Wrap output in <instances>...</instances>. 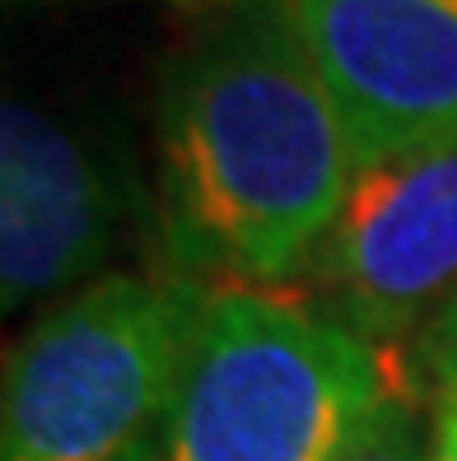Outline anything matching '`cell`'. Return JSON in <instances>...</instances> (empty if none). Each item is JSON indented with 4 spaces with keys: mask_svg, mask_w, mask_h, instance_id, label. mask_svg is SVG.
<instances>
[{
    "mask_svg": "<svg viewBox=\"0 0 457 461\" xmlns=\"http://www.w3.org/2000/svg\"><path fill=\"white\" fill-rule=\"evenodd\" d=\"M360 173L341 107L280 0H252L164 70L154 238L169 276L280 289L308 276Z\"/></svg>",
    "mask_w": 457,
    "mask_h": 461,
    "instance_id": "obj_1",
    "label": "cell"
},
{
    "mask_svg": "<svg viewBox=\"0 0 457 461\" xmlns=\"http://www.w3.org/2000/svg\"><path fill=\"white\" fill-rule=\"evenodd\" d=\"M397 396L379 345L271 289H210L178 392L131 461H345Z\"/></svg>",
    "mask_w": 457,
    "mask_h": 461,
    "instance_id": "obj_2",
    "label": "cell"
},
{
    "mask_svg": "<svg viewBox=\"0 0 457 461\" xmlns=\"http://www.w3.org/2000/svg\"><path fill=\"white\" fill-rule=\"evenodd\" d=\"M210 285L98 276L14 345L0 461H131L192 359Z\"/></svg>",
    "mask_w": 457,
    "mask_h": 461,
    "instance_id": "obj_3",
    "label": "cell"
},
{
    "mask_svg": "<svg viewBox=\"0 0 457 461\" xmlns=\"http://www.w3.org/2000/svg\"><path fill=\"white\" fill-rule=\"evenodd\" d=\"M308 285L317 312L379 349L429 327L457 298V140L360 164Z\"/></svg>",
    "mask_w": 457,
    "mask_h": 461,
    "instance_id": "obj_4",
    "label": "cell"
},
{
    "mask_svg": "<svg viewBox=\"0 0 457 461\" xmlns=\"http://www.w3.org/2000/svg\"><path fill=\"white\" fill-rule=\"evenodd\" d=\"M360 164L457 140V0H280Z\"/></svg>",
    "mask_w": 457,
    "mask_h": 461,
    "instance_id": "obj_5",
    "label": "cell"
},
{
    "mask_svg": "<svg viewBox=\"0 0 457 461\" xmlns=\"http://www.w3.org/2000/svg\"><path fill=\"white\" fill-rule=\"evenodd\" d=\"M122 224V186L70 122L5 98L0 117V303L70 298L103 276Z\"/></svg>",
    "mask_w": 457,
    "mask_h": 461,
    "instance_id": "obj_6",
    "label": "cell"
},
{
    "mask_svg": "<svg viewBox=\"0 0 457 461\" xmlns=\"http://www.w3.org/2000/svg\"><path fill=\"white\" fill-rule=\"evenodd\" d=\"M345 461H429V424H420L411 405L392 396Z\"/></svg>",
    "mask_w": 457,
    "mask_h": 461,
    "instance_id": "obj_7",
    "label": "cell"
},
{
    "mask_svg": "<svg viewBox=\"0 0 457 461\" xmlns=\"http://www.w3.org/2000/svg\"><path fill=\"white\" fill-rule=\"evenodd\" d=\"M425 364L434 373V387L457 392V298L434 312V321L425 327Z\"/></svg>",
    "mask_w": 457,
    "mask_h": 461,
    "instance_id": "obj_8",
    "label": "cell"
},
{
    "mask_svg": "<svg viewBox=\"0 0 457 461\" xmlns=\"http://www.w3.org/2000/svg\"><path fill=\"white\" fill-rule=\"evenodd\" d=\"M429 461H457V392L434 387L429 401Z\"/></svg>",
    "mask_w": 457,
    "mask_h": 461,
    "instance_id": "obj_9",
    "label": "cell"
},
{
    "mask_svg": "<svg viewBox=\"0 0 457 461\" xmlns=\"http://www.w3.org/2000/svg\"><path fill=\"white\" fill-rule=\"evenodd\" d=\"M178 5H210V0H178ZM215 5H233L238 10V5H252V0H215Z\"/></svg>",
    "mask_w": 457,
    "mask_h": 461,
    "instance_id": "obj_10",
    "label": "cell"
}]
</instances>
